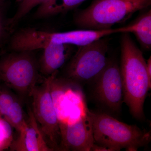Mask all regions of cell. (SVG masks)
Here are the masks:
<instances>
[{
    "label": "cell",
    "mask_w": 151,
    "mask_h": 151,
    "mask_svg": "<svg viewBox=\"0 0 151 151\" xmlns=\"http://www.w3.org/2000/svg\"><path fill=\"white\" fill-rule=\"evenodd\" d=\"M17 1H18L22 2V1H23L24 0H17Z\"/></svg>",
    "instance_id": "cell-20"
},
{
    "label": "cell",
    "mask_w": 151,
    "mask_h": 151,
    "mask_svg": "<svg viewBox=\"0 0 151 151\" xmlns=\"http://www.w3.org/2000/svg\"><path fill=\"white\" fill-rule=\"evenodd\" d=\"M151 5V0H93L74 14L73 22L83 29H109Z\"/></svg>",
    "instance_id": "cell-3"
},
{
    "label": "cell",
    "mask_w": 151,
    "mask_h": 151,
    "mask_svg": "<svg viewBox=\"0 0 151 151\" xmlns=\"http://www.w3.org/2000/svg\"><path fill=\"white\" fill-rule=\"evenodd\" d=\"M4 117L7 122L18 132L22 129L27 119L24 116L21 102L18 99L11 105Z\"/></svg>",
    "instance_id": "cell-14"
},
{
    "label": "cell",
    "mask_w": 151,
    "mask_h": 151,
    "mask_svg": "<svg viewBox=\"0 0 151 151\" xmlns=\"http://www.w3.org/2000/svg\"><path fill=\"white\" fill-rule=\"evenodd\" d=\"M40 77L32 51L0 55V81L22 98L30 97Z\"/></svg>",
    "instance_id": "cell-4"
},
{
    "label": "cell",
    "mask_w": 151,
    "mask_h": 151,
    "mask_svg": "<svg viewBox=\"0 0 151 151\" xmlns=\"http://www.w3.org/2000/svg\"><path fill=\"white\" fill-rule=\"evenodd\" d=\"M94 143L111 151H136L146 147L151 141L150 131L120 122L111 115L101 111L89 110Z\"/></svg>",
    "instance_id": "cell-2"
},
{
    "label": "cell",
    "mask_w": 151,
    "mask_h": 151,
    "mask_svg": "<svg viewBox=\"0 0 151 151\" xmlns=\"http://www.w3.org/2000/svg\"><path fill=\"white\" fill-rule=\"evenodd\" d=\"M86 0H49L39 5L36 18H45L64 13L78 7Z\"/></svg>",
    "instance_id": "cell-13"
},
{
    "label": "cell",
    "mask_w": 151,
    "mask_h": 151,
    "mask_svg": "<svg viewBox=\"0 0 151 151\" xmlns=\"http://www.w3.org/2000/svg\"><path fill=\"white\" fill-rule=\"evenodd\" d=\"M5 1V0H0V1L4 2Z\"/></svg>",
    "instance_id": "cell-21"
},
{
    "label": "cell",
    "mask_w": 151,
    "mask_h": 151,
    "mask_svg": "<svg viewBox=\"0 0 151 151\" xmlns=\"http://www.w3.org/2000/svg\"><path fill=\"white\" fill-rule=\"evenodd\" d=\"M48 1L49 0H24L23 4L26 9L29 10H31L36 6L40 5L42 3Z\"/></svg>",
    "instance_id": "cell-17"
},
{
    "label": "cell",
    "mask_w": 151,
    "mask_h": 151,
    "mask_svg": "<svg viewBox=\"0 0 151 151\" xmlns=\"http://www.w3.org/2000/svg\"><path fill=\"white\" fill-rule=\"evenodd\" d=\"M117 33V28L95 30L83 29L62 32H50L33 28L34 46L42 49L49 41L79 47L85 46L105 37Z\"/></svg>",
    "instance_id": "cell-9"
},
{
    "label": "cell",
    "mask_w": 151,
    "mask_h": 151,
    "mask_svg": "<svg viewBox=\"0 0 151 151\" xmlns=\"http://www.w3.org/2000/svg\"><path fill=\"white\" fill-rule=\"evenodd\" d=\"M2 53H3L2 50L1 49H0V55L2 54Z\"/></svg>",
    "instance_id": "cell-19"
},
{
    "label": "cell",
    "mask_w": 151,
    "mask_h": 151,
    "mask_svg": "<svg viewBox=\"0 0 151 151\" xmlns=\"http://www.w3.org/2000/svg\"><path fill=\"white\" fill-rule=\"evenodd\" d=\"M120 70L123 82L124 102L137 120L145 118L144 106L151 88L146 61L142 52L129 34L122 33Z\"/></svg>",
    "instance_id": "cell-1"
},
{
    "label": "cell",
    "mask_w": 151,
    "mask_h": 151,
    "mask_svg": "<svg viewBox=\"0 0 151 151\" xmlns=\"http://www.w3.org/2000/svg\"><path fill=\"white\" fill-rule=\"evenodd\" d=\"M117 33H132L145 50L151 49V10L148 9L130 24L117 28Z\"/></svg>",
    "instance_id": "cell-12"
},
{
    "label": "cell",
    "mask_w": 151,
    "mask_h": 151,
    "mask_svg": "<svg viewBox=\"0 0 151 151\" xmlns=\"http://www.w3.org/2000/svg\"><path fill=\"white\" fill-rule=\"evenodd\" d=\"M13 143L12 150L52 151L40 129L32 111L29 108L26 123Z\"/></svg>",
    "instance_id": "cell-10"
},
{
    "label": "cell",
    "mask_w": 151,
    "mask_h": 151,
    "mask_svg": "<svg viewBox=\"0 0 151 151\" xmlns=\"http://www.w3.org/2000/svg\"><path fill=\"white\" fill-rule=\"evenodd\" d=\"M109 41L105 37L85 46L79 47L60 78L77 85L94 81L108 63Z\"/></svg>",
    "instance_id": "cell-5"
},
{
    "label": "cell",
    "mask_w": 151,
    "mask_h": 151,
    "mask_svg": "<svg viewBox=\"0 0 151 151\" xmlns=\"http://www.w3.org/2000/svg\"><path fill=\"white\" fill-rule=\"evenodd\" d=\"M72 47V45L65 44L47 42L42 49L43 52L38 61L40 74L47 78L58 73L70 58Z\"/></svg>",
    "instance_id": "cell-11"
},
{
    "label": "cell",
    "mask_w": 151,
    "mask_h": 151,
    "mask_svg": "<svg viewBox=\"0 0 151 151\" xmlns=\"http://www.w3.org/2000/svg\"><path fill=\"white\" fill-rule=\"evenodd\" d=\"M6 6L5 1H0V49L7 41L12 29L9 24V19L6 17Z\"/></svg>",
    "instance_id": "cell-16"
},
{
    "label": "cell",
    "mask_w": 151,
    "mask_h": 151,
    "mask_svg": "<svg viewBox=\"0 0 151 151\" xmlns=\"http://www.w3.org/2000/svg\"><path fill=\"white\" fill-rule=\"evenodd\" d=\"M58 73L44 78L33 90L31 110L43 133L49 146L53 151H60L59 119L52 96V82Z\"/></svg>",
    "instance_id": "cell-6"
},
{
    "label": "cell",
    "mask_w": 151,
    "mask_h": 151,
    "mask_svg": "<svg viewBox=\"0 0 151 151\" xmlns=\"http://www.w3.org/2000/svg\"><path fill=\"white\" fill-rule=\"evenodd\" d=\"M146 67H147V72L149 78L151 80V58H149L146 61Z\"/></svg>",
    "instance_id": "cell-18"
},
{
    "label": "cell",
    "mask_w": 151,
    "mask_h": 151,
    "mask_svg": "<svg viewBox=\"0 0 151 151\" xmlns=\"http://www.w3.org/2000/svg\"><path fill=\"white\" fill-rule=\"evenodd\" d=\"M93 96L97 104L110 115L119 114L124 102L123 82L120 65L109 58L100 75L92 81Z\"/></svg>",
    "instance_id": "cell-7"
},
{
    "label": "cell",
    "mask_w": 151,
    "mask_h": 151,
    "mask_svg": "<svg viewBox=\"0 0 151 151\" xmlns=\"http://www.w3.org/2000/svg\"><path fill=\"white\" fill-rule=\"evenodd\" d=\"M17 99L13 91L0 81V115L4 116L11 105Z\"/></svg>",
    "instance_id": "cell-15"
},
{
    "label": "cell",
    "mask_w": 151,
    "mask_h": 151,
    "mask_svg": "<svg viewBox=\"0 0 151 151\" xmlns=\"http://www.w3.org/2000/svg\"><path fill=\"white\" fill-rule=\"evenodd\" d=\"M89 111L72 122L59 120L60 151H91L94 141Z\"/></svg>",
    "instance_id": "cell-8"
}]
</instances>
